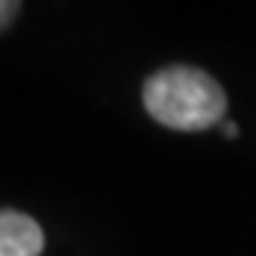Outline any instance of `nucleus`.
Here are the masks:
<instances>
[{"label":"nucleus","mask_w":256,"mask_h":256,"mask_svg":"<svg viewBox=\"0 0 256 256\" xmlns=\"http://www.w3.org/2000/svg\"><path fill=\"white\" fill-rule=\"evenodd\" d=\"M44 232L19 210H0V256H40Z\"/></svg>","instance_id":"obj_2"},{"label":"nucleus","mask_w":256,"mask_h":256,"mask_svg":"<svg viewBox=\"0 0 256 256\" xmlns=\"http://www.w3.org/2000/svg\"><path fill=\"white\" fill-rule=\"evenodd\" d=\"M226 133L234 139V136H238V124H226Z\"/></svg>","instance_id":"obj_4"},{"label":"nucleus","mask_w":256,"mask_h":256,"mask_svg":"<svg viewBox=\"0 0 256 256\" xmlns=\"http://www.w3.org/2000/svg\"><path fill=\"white\" fill-rule=\"evenodd\" d=\"M145 108L148 114L170 130H207L226 118V90L207 71L188 65H173L158 71L145 84Z\"/></svg>","instance_id":"obj_1"},{"label":"nucleus","mask_w":256,"mask_h":256,"mask_svg":"<svg viewBox=\"0 0 256 256\" xmlns=\"http://www.w3.org/2000/svg\"><path fill=\"white\" fill-rule=\"evenodd\" d=\"M16 12H19V4H16V0H0V28L10 25Z\"/></svg>","instance_id":"obj_3"}]
</instances>
